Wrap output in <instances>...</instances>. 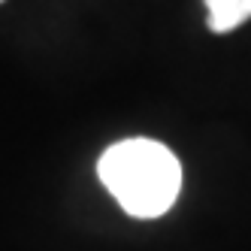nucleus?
Returning a JSON list of instances; mask_svg holds the SVG:
<instances>
[{"label":"nucleus","mask_w":251,"mask_h":251,"mask_svg":"<svg viewBox=\"0 0 251 251\" xmlns=\"http://www.w3.org/2000/svg\"><path fill=\"white\" fill-rule=\"evenodd\" d=\"M0 3H3V0H0Z\"/></svg>","instance_id":"7ed1b4c3"},{"label":"nucleus","mask_w":251,"mask_h":251,"mask_svg":"<svg viewBox=\"0 0 251 251\" xmlns=\"http://www.w3.org/2000/svg\"><path fill=\"white\" fill-rule=\"evenodd\" d=\"M97 176L133 218H160L182 191V164L157 139H121L100 154Z\"/></svg>","instance_id":"f257e3e1"},{"label":"nucleus","mask_w":251,"mask_h":251,"mask_svg":"<svg viewBox=\"0 0 251 251\" xmlns=\"http://www.w3.org/2000/svg\"><path fill=\"white\" fill-rule=\"evenodd\" d=\"M203 3L215 33H230L251 19V0H203Z\"/></svg>","instance_id":"f03ea898"}]
</instances>
